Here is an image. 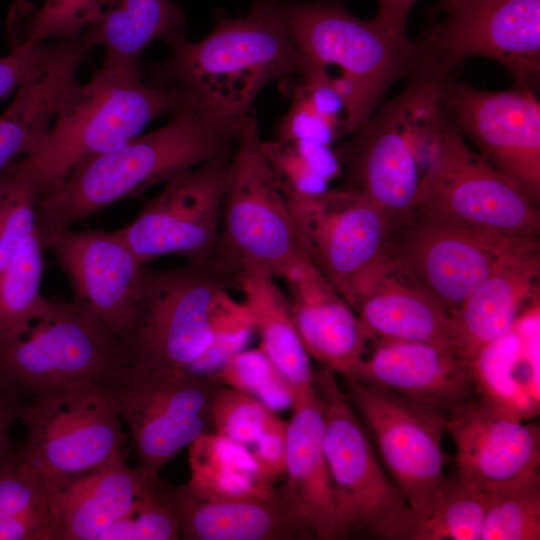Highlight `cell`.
Returning <instances> with one entry per match:
<instances>
[{"instance_id": "obj_19", "label": "cell", "mask_w": 540, "mask_h": 540, "mask_svg": "<svg viewBox=\"0 0 540 540\" xmlns=\"http://www.w3.org/2000/svg\"><path fill=\"white\" fill-rule=\"evenodd\" d=\"M46 248L67 274L74 302L120 344L133 330L145 264L118 230L63 231Z\"/></svg>"}, {"instance_id": "obj_4", "label": "cell", "mask_w": 540, "mask_h": 540, "mask_svg": "<svg viewBox=\"0 0 540 540\" xmlns=\"http://www.w3.org/2000/svg\"><path fill=\"white\" fill-rule=\"evenodd\" d=\"M280 21L305 64L322 71L346 108L349 133L363 126L388 88L411 74L416 43L375 18L336 2L275 0Z\"/></svg>"}, {"instance_id": "obj_10", "label": "cell", "mask_w": 540, "mask_h": 540, "mask_svg": "<svg viewBox=\"0 0 540 540\" xmlns=\"http://www.w3.org/2000/svg\"><path fill=\"white\" fill-rule=\"evenodd\" d=\"M305 252L355 311L394 262L392 226L383 211L344 187L318 196H284Z\"/></svg>"}, {"instance_id": "obj_45", "label": "cell", "mask_w": 540, "mask_h": 540, "mask_svg": "<svg viewBox=\"0 0 540 540\" xmlns=\"http://www.w3.org/2000/svg\"><path fill=\"white\" fill-rule=\"evenodd\" d=\"M262 473L273 483L286 472L287 422L273 414L260 437L249 447Z\"/></svg>"}, {"instance_id": "obj_2", "label": "cell", "mask_w": 540, "mask_h": 540, "mask_svg": "<svg viewBox=\"0 0 540 540\" xmlns=\"http://www.w3.org/2000/svg\"><path fill=\"white\" fill-rule=\"evenodd\" d=\"M165 42L171 54L153 69L149 84L178 88L236 118L250 114L268 84L297 78L306 66L280 21L275 0H254L242 17L221 15L200 41H188L180 31Z\"/></svg>"}, {"instance_id": "obj_31", "label": "cell", "mask_w": 540, "mask_h": 540, "mask_svg": "<svg viewBox=\"0 0 540 540\" xmlns=\"http://www.w3.org/2000/svg\"><path fill=\"white\" fill-rule=\"evenodd\" d=\"M184 14L173 0H108L98 20L79 37L91 50L105 48V64L139 66L156 39L184 31Z\"/></svg>"}, {"instance_id": "obj_44", "label": "cell", "mask_w": 540, "mask_h": 540, "mask_svg": "<svg viewBox=\"0 0 540 540\" xmlns=\"http://www.w3.org/2000/svg\"><path fill=\"white\" fill-rule=\"evenodd\" d=\"M72 41L25 44L0 57V100L44 73L69 49Z\"/></svg>"}, {"instance_id": "obj_47", "label": "cell", "mask_w": 540, "mask_h": 540, "mask_svg": "<svg viewBox=\"0 0 540 540\" xmlns=\"http://www.w3.org/2000/svg\"><path fill=\"white\" fill-rule=\"evenodd\" d=\"M0 540H57L51 517L0 515Z\"/></svg>"}, {"instance_id": "obj_38", "label": "cell", "mask_w": 540, "mask_h": 540, "mask_svg": "<svg viewBox=\"0 0 540 540\" xmlns=\"http://www.w3.org/2000/svg\"><path fill=\"white\" fill-rule=\"evenodd\" d=\"M209 378L255 398L275 412L294 405L292 387L259 347L237 353Z\"/></svg>"}, {"instance_id": "obj_3", "label": "cell", "mask_w": 540, "mask_h": 540, "mask_svg": "<svg viewBox=\"0 0 540 540\" xmlns=\"http://www.w3.org/2000/svg\"><path fill=\"white\" fill-rule=\"evenodd\" d=\"M184 97L178 88L144 83L139 66L103 63L89 82L75 81L66 90L41 148L9 168L40 196L82 162L123 146L152 120L171 114Z\"/></svg>"}, {"instance_id": "obj_27", "label": "cell", "mask_w": 540, "mask_h": 540, "mask_svg": "<svg viewBox=\"0 0 540 540\" xmlns=\"http://www.w3.org/2000/svg\"><path fill=\"white\" fill-rule=\"evenodd\" d=\"M90 50L78 37L44 73L18 89L0 116V179L19 156L35 154L43 145L62 98L77 81V71Z\"/></svg>"}, {"instance_id": "obj_46", "label": "cell", "mask_w": 540, "mask_h": 540, "mask_svg": "<svg viewBox=\"0 0 540 540\" xmlns=\"http://www.w3.org/2000/svg\"><path fill=\"white\" fill-rule=\"evenodd\" d=\"M27 398L0 375V467L16 454L18 446L11 439V429L20 420Z\"/></svg>"}, {"instance_id": "obj_15", "label": "cell", "mask_w": 540, "mask_h": 540, "mask_svg": "<svg viewBox=\"0 0 540 540\" xmlns=\"http://www.w3.org/2000/svg\"><path fill=\"white\" fill-rule=\"evenodd\" d=\"M535 252L538 239L416 218L392 234L396 267L448 315L493 272Z\"/></svg>"}, {"instance_id": "obj_25", "label": "cell", "mask_w": 540, "mask_h": 540, "mask_svg": "<svg viewBox=\"0 0 540 540\" xmlns=\"http://www.w3.org/2000/svg\"><path fill=\"white\" fill-rule=\"evenodd\" d=\"M539 274V252H535L508 262L481 282L449 315L454 352L471 362L507 334L523 305L536 295Z\"/></svg>"}, {"instance_id": "obj_29", "label": "cell", "mask_w": 540, "mask_h": 540, "mask_svg": "<svg viewBox=\"0 0 540 540\" xmlns=\"http://www.w3.org/2000/svg\"><path fill=\"white\" fill-rule=\"evenodd\" d=\"M355 312L372 341H420L454 352L448 313L411 279L396 274L395 264L365 293Z\"/></svg>"}, {"instance_id": "obj_8", "label": "cell", "mask_w": 540, "mask_h": 540, "mask_svg": "<svg viewBox=\"0 0 540 540\" xmlns=\"http://www.w3.org/2000/svg\"><path fill=\"white\" fill-rule=\"evenodd\" d=\"M416 50L410 76L444 82L471 57L499 62L516 86L534 91L540 74V0H441Z\"/></svg>"}, {"instance_id": "obj_43", "label": "cell", "mask_w": 540, "mask_h": 540, "mask_svg": "<svg viewBox=\"0 0 540 540\" xmlns=\"http://www.w3.org/2000/svg\"><path fill=\"white\" fill-rule=\"evenodd\" d=\"M262 150L284 196H318L328 190L325 179L290 141H262Z\"/></svg>"}, {"instance_id": "obj_39", "label": "cell", "mask_w": 540, "mask_h": 540, "mask_svg": "<svg viewBox=\"0 0 540 540\" xmlns=\"http://www.w3.org/2000/svg\"><path fill=\"white\" fill-rule=\"evenodd\" d=\"M254 332V320L248 305L244 301L235 300L227 291L214 313L209 347L186 372L210 377L231 357L246 349Z\"/></svg>"}, {"instance_id": "obj_49", "label": "cell", "mask_w": 540, "mask_h": 540, "mask_svg": "<svg viewBox=\"0 0 540 540\" xmlns=\"http://www.w3.org/2000/svg\"><path fill=\"white\" fill-rule=\"evenodd\" d=\"M2 192H3V179L1 178L0 179V197H1Z\"/></svg>"}, {"instance_id": "obj_22", "label": "cell", "mask_w": 540, "mask_h": 540, "mask_svg": "<svg viewBox=\"0 0 540 540\" xmlns=\"http://www.w3.org/2000/svg\"><path fill=\"white\" fill-rule=\"evenodd\" d=\"M290 311L309 356L345 380L366 356L371 335L309 259L287 277Z\"/></svg>"}, {"instance_id": "obj_30", "label": "cell", "mask_w": 540, "mask_h": 540, "mask_svg": "<svg viewBox=\"0 0 540 540\" xmlns=\"http://www.w3.org/2000/svg\"><path fill=\"white\" fill-rule=\"evenodd\" d=\"M276 278L260 271H244L235 277L259 334V348L288 381L294 404L315 391V371L293 320L288 299Z\"/></svg>"}, {"instance_id": "obj_20", "label": "cell", "mask_w": 540, "mask_h": 540, "mask_svg": "<svg viewBox=\"0 0 540 540\" xmlns=\"http://www.w3.org/2000/svg\"><path fill=\"white\" fill-rule=\"evenodd\" d=\"M456 447V480L487 493L540 476V429L475 396L446 416Z\"/></svg>"}, {"instance_id": "obj_5", "label": "cell", "mask_w": 540, "mask_h": 540, "mask_svg": "<svg viewBox=\"0 0 540 540\" xmlns=\"http://www.w3.org/2000/svg\"><path fill=\"white\" fill-rule=\"evenodd\" d=\"M441 82L410 76L408 84L354 132L336 153L347 185L379 207L392 230L412 219L420 180L439 136Z\"/></svg>"}, {"instance_id": "obj_6", "label": "cell", "mask_w": 540, "mask_h": 540, "mask_svg": "<svg viewBox=\"0 0 540 540\" xmlns=\"http://www.w3.org/2000/svg\"><path fill=\"white\" fill-rule=\"evenodd\" d=\"M262 141L250 113L242 121L231 156L220 233L209 262L234 286L241 272L260 271L284 279L309 259Z\"/></svg>"}, {"instance_id": "obj_34", "label": "cell", "mask_w": 540, "mask_h": 540, "mask_svg": "<svg viewBox=\"0 0 540 540\" xmlns=\"http://www.w3.org/2000/svg\"><path fill=\"white\" fill-rule=\"evenodd\" d=\"M42 248L34 229L0 276V346L25 335L50 307L40 292Z\"/></svg>"}, {"instance_id": "obj_37", "label": "cell", "mask_w": 540, "mask_h": 540, "mask_svg": "<svg viewBox=\"0 0 540 540\" xmlns=\"http://www.w3.org/2000/svg\"><path fill=\"white\" fill-rule=\"evenodd\" d=\"M180 518L173 486L159 477L146 481L131 509L99 540H178Z\"/></svg>"}, {"instance_id": "obj_1", "label": "cell", "mask_w": 540, "mask_h": 540, "mask_svg": "<svg viewBox=\"0 0 540 540\" xmlns=\"http://www.w3.org/2000/svg\"><path fill=\"white\" fill-rule=\"evenodd\" d=\"M245 117L221 114L185 94L165 126L82 162L40 194L35 232L42 246L115 202L137 197L207 161L231 156Z\"/></svg>"}, {"instance_id": "obj_36", "label": "cell", "mask_w": 540, "mask_h": 540, "mask_svg": "<svg viewBox=\"0 0 540 540\" xmlns=\"http://www.w3.org/2000/svg\"><path fill=\"white\" fill-rule=\"evenodd\" d=\"M485 495L481 540L540 539V476Z\"/></svg>"}, {"instance_id": "obj_26", "label": "cell", "mask_w": 540, "mask_h": 540, "mask_svg": "<svg viewBox=\"0 0 540 540\" xmlns=\"http://www.w3.org/2000/svg\"><path fill=\"white\" fill-rule=\"evenodd\" d=\"M148 480L122 454L51 492L49 506L57 540H99L131 509Z\"/></svg>"}, {"instance_id": "obj_21", "label": "cell", "mask_w": 540, "mask_h": 540, "mask_svg": "<svg viewBox=\"0 0 540 540\" xmlns=\"http://www.w3.org/2000/svg\"><path fill=\"white\" fill-rule=\"evenodd\" d=\"M352 379L445 416L477 396L471 362L431 343L375 339Z\"/></svg>"}, {"instance_id": "obj_13", "label": "cell", "mask_w": 540, "mask_h": 540, "mask_svg": "<svg viewBox=\"0 0 540 540\" xmlns=\"http://www.w3.org/2000/svg\"><path fill=\"white\" fill-rule=\"evenodd\" d=\"M314 386L323 406V449L343 537L388 539L407 500L384 470L335 374L322 367Z\"/></svg>"}, {"instance_id": "obj_23", "label": "cell", "mask_w": 540, "mask_h": 540, "mask_svg": "<svg viewBox=\"0 0 540 540\" xmlns=\"http://www.w3.org/2000/svg\"><path fill=\"white\" fill-rule=\"evenodd\" d=\"M185 540H296L314 538L283 487L268 498L202 499L174 487Z\"/></svg>"}, {"instance_id": "obj_48", "label": "cell", "mask_w": 540, "mask_h": 540, "mask_svg": "<svg viewBox=\"0 0 540 540\" xmlns=\"http://www.w3.org/2000/svg\"><path fill=\"white\" fill-rule=\"evenodd\" d=\"M377 2L379 8L374 18L397 36L406 37L407 17L416 0H377Z\"/></svg>"}, {"instance_id": "obj_24", "label": "cell", "mask_w": 540, "mask_h": 540, "mask_svg": "<svg viewBox=\"0 0 540 540\" xmlns=\"http://www.w3.org/2000/svg\"><path fill=\"white\" fill-rule=\"evenodd\" d=\"M323 426L322 401L315 389L292 407L282 487L315 539H344L323 449Z\"/></svg>"}, {"instance_id": "obj_14", "label": "cell", "mask_w": 540, "mask_h": 540, "mask_svg": "<svg viewBox=\"0 0 540 540\" xmlns=\"http://www.w3.org/2000/svg\"><path fill=\"white\" fill-rule=\"evenodd\" d=\"M105 385L128 428L138 472L147 479L202 434L212 431L219 386L209 377L164 368L126 366Z\"/></svg>"}, {"instance_id": "obj_35", "label": "cell", "mask_w": 540, "mask_h": 540, "mask_svg": "<svg viewBox=\"0 0 540 540\" xmlns=\"http://www.w3.org/2000/svg\"><path fill=\"white\" fill-rule=\"evenodd\" d=\"M107 1L44 0L37 8L20 1L13 5L8 17L11 47L47 39H76L98 20Z\"/></svg>"}, {"instance_id": "obj_7", "label": "cell", "mask_w": 540, "mask_h": 540, "mask_svg": "<svg viewBox=\"0 0 540 540\" xmlns=\"http://www.w3.org/2000/svg\"><path fill=\"white\" fill-rule=\"evenodd\" d=\"M537 205L519 184L473 150L443 115L412 218L537 239Z\"/></svg>"}, {"instance_id": "obj_17", "label": "cell", "mask_w": 540, "mask_h": 540, "mask_svg": "<svg viewBox=\"0 0 540 540\" xmlns=\"http://www.w3.org/2000/svg\"><path fill=\"white\" fill-rule=\"evenodd\" d=\"M346 396L408 509L422 508L447 478L446 416L387 390L345 380Z\"/></svg>"}, {"instance_id": "obj_42", "label": "cell", "mask_w": 540, "mask_h": 540, "mask_svg": "<svg viewBox=\"0 0 540 540\" xmlns=\"http://www.w3.org/2000/svg\"><path fill=\"white\" fill-rule=\"evenodd\" d=\"M50 489L42 474L16 456L0 467V515L50 514Z\"/></svg>"}, {"instance_id": "obj_9", "label": "cell", "mask_w": 540, "mask_h": 540, "mask_svg": "<svg viewBox=\"0 0 540 540\" xmlns=\"http://www.w3.org/2000/svg\"><path fill=\"white\" fill-rule=\"evenodd\" d=\"M20 421V456L46 480L50 492L125 454L129 435L105 382L30 398Z\"/></svg>"}, {"instance_id": "obj_28", "label": "cell", "mask_w": 540, "mask_h": 540, "mask_svg": "<svg viewBox=\"0 0 540 540\" xmlns=\"http://www.w3.org/2000/svg\"><path fill=\"white\" fill-rule=\"evenodd\" d=\"M519 317L512 329L472 361L477 395L510 416L526 421L538 414L536 323Z\"/></svg>"}, {"instance_id": "obj_32", "label": "cell", "mask_w": 540, "mask_h": 540, "mask_svg": "<svg viewBox=\"0 0 540 540\" xmlns=\"http://www.w3.org/2000/svg\"><path fill=\"white\" fill-rule=\"evenodd\" d=\"M190 478L183 486L202 499L272 497L277 488L250 450L219 433L206 432L188 446Z\"/></svg>"}, {"instance_id": "obj_33", "label": "cell", "mask_w": 540, "mask_h": 540, "mask_svg": "<svg viewBox=\"0 0 540 540\" xmlns=\"http://www.w3.org/2000/svg\"><path fill=\"white\" fill-rule=\"evenodd\" d=\"M485 507V493L447 477L422 508L407 509L388 539L481 540Z\"/></svg>"}, {"instance_id": "obj_18", "label": "cell", "mask_w": 540, "mask_h": 540, "mask_svg": "<svg viewBox=\"0 0 540 540\" xmlns=\"http://www.w3.org/2000/svg\"><path fill=\"white\" fill-rule=\"evenodd\" d=\"M439 102L446 119L479 154L538 204L540 103L534 91L520 86L486 91L447 78Z\"/></svg>"}, {"instance_id": "obj_12", "label": "cell", "mask_w": 540, "mask_h": 540, "mask_svg": "<svg viewBox=\"0 0 540 540\" xmlns=\"http://www.w3.org/2000/svg\"><path fill=\"white\" fill-rule=\"evenodd\" d=\"M126 366L120 343L74 301L50 300L25 335L0 346V375L27 399L101 384Z\"/></svg>"}, {"instance_id": "obj_11", "label": "cell", "mask_w": 540, "mask_h": 540, "mask_svg": "<svg viewBox=\"0 0 540 540\" xmlns=\"http://www.w3.org/2000/svg\"><path fill=\"white\" fill-rule=\"evenodd\" d=\"M231 286L210 263L146 268L135 326L120 344L127 366L186 372L209 347L216 307Z\"/></svg>"}, {"instance_id": "obj_40", "label": "cell", "mask_w": 540, "mask_h": 540, "mask_svg": "<svg viewBox=\"0 0 540 540\" xmlns=\"http://www.w3.org/2000/svg\"><path fill=\"white\" fill-rule=\"evenodd\" d=\"M0 197V276L23 239L35 229V207L39 191L27 180L7 169L2 176Z\"/></svg>"}, {"instance_id": "obj_41", "label": "cell", "mask_w": 540, "mask_h": 540, "mask_svg": "<svg viewBox=\"0 0 540 540\" xmlns=\"http://www.w3.org/2000/svg\"><path fill=\"white\" fill-rule=\"evenodd\" d=\"M274 413L255 398L223 385L212 398L215 431L246 447L260 437Z\"/></svg>"}, {"instance_id": "obj_16", "label": "cell", "mask_w": 540, "mask_h": 540, "mask_svg": "<svg viewBox=\"0 0 540 540\" xmlns=\"http://www.w3.org/2000/svg\"><path fill=\"white\" fill-rule=\"evenodd\" d=\"M231 156L171 178L133 222L118 230L143 264L167 255L193 265L210 262L221 228Z\"/></svg>"}]
</instances>
